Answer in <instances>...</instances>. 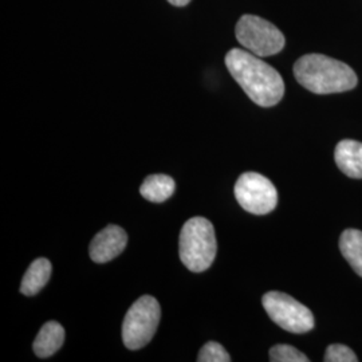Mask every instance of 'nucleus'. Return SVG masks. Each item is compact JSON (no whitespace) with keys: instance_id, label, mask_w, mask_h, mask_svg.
Listing matches in <instances>:
<instances>
[{"instance_id":"f257e3e1","label":"nucleus","mask_w":362,"mask_h":362,"mask_svg":"<svg viewBox=\"0 0 362 362\" xmlns=\"http://www.w3.org/2000/svg\"><path fill=\"white\" fill-rule=\"evenodd\" d=\"M226 66L252 103L262 107L278 104L285 94L281 74L252 52L233 49L226 55Z\"/></svg>"},{"instance_id":"f03ea898","label":"nucleus","mask_w":362,"mask_h":362,"mask_svg":"<svg viewBox=\"0 0 362 362\" xmlns=\"http://www.w3.org/2000/svg\"><path fill=\"white\" fill-rule=\"evenodd\" d=\"M298 82L315 94H333L357 86V74L350 66L322 54H308L294 65Z\"/></svg>"},{"instance_id":"7ed1b4c3","label":"nucleus","mask_w":362,"mask_h":362,"mask_svg":"<svg viewBox=\"0 0 362 362\" xmlns=\"http://www.w3.org/2000/svg\"><path fill=\"white\" fill-rule=\"evenodd\" d=\"M218 243L212 223L196 216L188 220L180 233L179 254L184 266L192 272L208 270L216 258Z\"/></svg>"},{"instance_id":"20e7f679","label":"nucleus","mask_w":362,"mask_h":362,"mask_svg":"<svg viewBox=\"0 0 362 362\" xmlns=\"http://www.w3.org/2000/svg\"><path fill=\"white\" fill-rule=\"evenodd\" d=\"M161 317L157 299L151 296L139 298L125 315L122 322V341L130 350L146 346L155 336Z\"/></svg>"},{"instance_id":"39448f33","label":"nucleus","mask_w":362,"mask_h":362,"mask_svg":"<svg viewBox=\"0 0 362 362\" xmlns=\"http://www.w3.org/2000/svg\"><path fill=\"white\" fill-rule=\"evenodd\" d=\"M236 39L260 58L275 55L285 47V37L278 27L257 15H243L235 28Z\"/></svg>"},{"instance_id":"423d86ee","label":"nucleus","mask_w":362,"mask_h":362,"mask_svg":"<svg viewBox=\"0 0 362 362\" xmlns=\"http://www.w3.org/2000/svg\"><path fill=\"white\" fill-rule=\"evenodd\" d=\"M269 317L288 333L303 334L314 327V315L310 309L281 291H269L262 298Z\"/></svg>"},{"instance_id":"0eeeda50","label":"nucleus","mask_w":362,"mask_h":362,"mask_svg":"<svg viewBox=\"0 0 362 362\" xmlns=\"http://www.w3.org/2000/svg\"><path fill=\"white\" fill-rule=\"evenodd\" d=\"M233 192L240 207L252 215H267L278 204L275 185L257 172L243 173L236 181Z\"/></svg>"},{"instance_id":"6e6552de","label":"nucleus","mask_w":362,"mask_h":362,"mask_svg":"<svg viewBox=\"0 0 362 362\" xmlns=\"http://www.w3.org/2000/svg\"><path fill=\"white\" fill-rule=\"evenodd\" d=\"M128 235L118 226H107L91 240L89 254L95 263H107L117 258L127 247Z\"/></svg>"},{"instance_id":"1a4fd4ad","label":"nucleus","mask_w":362,"mask_h":362,"mask_svg":"<svg viewBox=\"0 0 362 362\" xmlns=\"http://www.w3.org/2000/svg\"><path fill=\"white\" fill-rule=\"evenodd\" d=\"M337 167L351 179H362V143L342 140L334 152Z\"/></svg>"},{"instance_id":"9d476101","label":"nucleus","mask_w":362,"mask_h":362,"mask_svg":"<svg viewBox=\"0 0 362 362\" xmlns=\"http://www.w3.org/2000/svg\"><path fill=\"white\" fill-rule=\"evenodd\" d=\"M65 342V329L62 325L50 321L42 326L34 341V353L40 358H47L62 348Z\"/></svg>"},{"instance_id":"9b49d317","label":"nucleus","mask_w":362,"mask_h":362,"mask_svg":"<svg viewBox=\"0 0 362 362\" xmlns=\"http://www.w3.org/2000/svg\"><path fill=\"white\" fill-rule=\"evenodd\" d=\"M52 263L46 258L35 259L22 279L21 293L27 297H33L47 285L52 276Z\"/></svg>"},{"instance_id":"f8f14e48","label":"nucleus","mask_w":362,"mask_h":362,"mask_svg":"<svg viewBox=\"0 0 362 362\" xmlns=\"http://www.w3.org/2000/svg\"><path fill=\"white\" fill-rule=\"evenodd\" d=\"M176 182L167 175H152L146 177L140 188L144 199L152 203H163L175 194Z\"/></svg>"},{"instance_id":"ddd939ff","label":"nucleus","mask_w":362,"mask_h":362,"mask_svg":"<svg viewBox=\"0 0 362 362\" xmlns=\"http://www.w3.org/2000/svg\"><path fill=\"white\" fill-rule=\"evenodd\" d=\"M339 250L351 269L362 276V231L345 230L339 238Z\"/></svg>"},{"instance_id":"4468645a","label":"nucleus","mask_w":362,"mask_h":362,"mask_svg":"<svg viewBox=\"0 0 362 362\" xmlns=\"http://www.w3.org/2000/svg\"><path fill=\"white\" fill-rule=\"evenodd\" d=\"M272 362H309V357L291 345H275L270 349Z\"/></svg>"},{"instance_id":"2eb2a0df","label":"nucleus","mask_w":362,"mask_h":362,"mask_svg":"<svg viewBox=\"0 0 362 362\" xmlns=\"http://www.w3.org/2000/svg\"><path fill=\"white\" fill-rule=\"evenodd\" d=\"M197 361L199 362H230L231 357L227 353V350L224 349L218 342H207L202 350L199 351L197 356Z\"/></svg>"},{"instance_id":"dca6fc26","label":"nucleus","mask_w":362,"mask_h":362,"mask_svg":"<svg viewBox=\"0 0 362 362\" xmlns=\"http://www.w3.org/2000/svg\"><path fill=\"white\" fill-rule=\"evenodd\" d=\"M325 362H357L358 358L353 350L341 345V344H333L330 345L324 357Z\"/></svg>"},{"instance_id":"f3484780","label":"nucleus","mask_w":362,"mask_h":362,"mask_svg":"<svg viewBox=\"0 0 362 362\" xmlns=\"http://www.w3.org/2000/svg\"><path fill=\"white\" fill-rule=\"evenodd\" d=\"M170 4H173V6H177V7H184V6H187V4H189V1L191 0H168Z\"/></svg>"}]
</instances>
